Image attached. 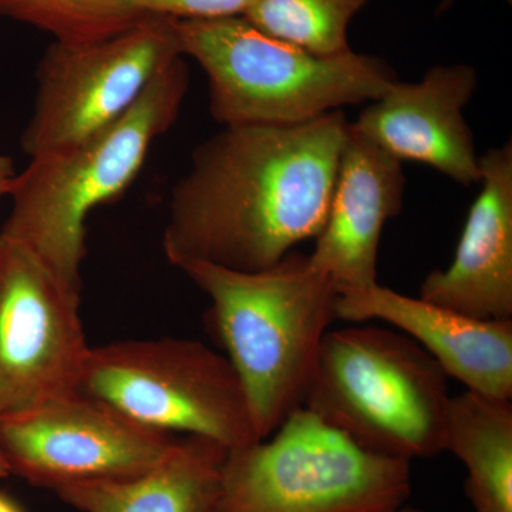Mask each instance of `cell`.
Masks as SVG:
<instances>
[{
    "label": "cell",
    "instance_id": "ac0fdd59",
    "mask_svg": "<svg viewBox=\"0 0 512 512\" xmlns=\"http://www.w3.org/2000/svg\"><path fill=\"white\" fill-rule=\"evenodd\" d=\"M367 0H252L244 18L256 29L318 56L349 52V26Z\"/></svg>",
    "mask_w": 512,
    "mask_h": 512
},
{
    "label": "cell",
    "instance_id": "d6986e66",
    "mask_svg": "<svg viewBox=\"0 0 512 512\" xmlns=\"http://www.w3.org/2000/svg\"><path fill=\"white\" fill-rule=\"evenodd\" d=\"M252 0H137L151 16L174 20H211L244 16Z\"/></svg>",
    "mask_w": 512,
    "mask_h": 512
},
{
    "label": "cell",
    "instance_id": "7402d4cb",
    "mask_svg": "<svg viewBox=\"0 0 512 512\" xmlns=\"http://www.w3.org/2000/svg\"><path fill=\"white\" fill-rule=\"evenodd\" d=\"M458 0H441V3L439 5V8H437V15H441V13L448 12L451 8H453L454 5Z\"/></svg>",
    "mask_w": 512,
    "mask_h": 512
},
{
    "label": "cell",
    "instance_id": "8992f818",
    "mask_svg": "<svg viewBox=\"0 0 512 512\" xmlns=\"http://www.w3.org/2000/svg\"><path fill=\"white\" fill-rule=\"evenodd\" d=\"M412 461L384 456L306 407L228 451L220 512H387L412 494Z\"/></svg>",
    "mask_w": 512,
    "mask_h": 512
},
{
    "label": "cell",
    "instance_id": "9c48e42d",
    "mask_svg": "<svg viewBox=\"0 0 512 512\" xmlns=\"http://www.w3.org/2000/svg\"><path fill=\"white\" fill-rule=\"evenodd\" d=\"M82 291L0 235V417L72 393L89 353Z\"/></svg>",
    "mask_w": 512,
    "mask_h": 512
},
{
    "label": "cell",
    "instance_id": "8fae6325",
    "mask_svg": "<svg viewBox=\"0 0 512 512\" xmlns=\"http://www.w3.org/2000/svg\"><path fill=\"white\" fill-rule=\"evenodd\" d=\"M477 84L470 64L433 66L420 82L397 80L352 126L400 163L430 165L461 185L480 184V156L464 117Z\"/></svg>",
    "mask_w": 512,
    "mask_h": 512
},
{
    "label": "cell",
    "instance_id": "5b68a950",
    "mask_svg": "<svg viewBox=\"0 0 512 512\" xmlns=\"http://www.w3.org/2000/svg\"><path fill=\"white\" fill-rule=\"evenodd\" d=\"M439 363L396 329H330L303 406L384 456L431 458L446 450L451 403Z\"/></svg>",
    "mask_w": 512,
    "mask_h": 512
},
{
    "label": "cell",
    "instance_id": "6da1fadb",
    "mask_svg": "<svg viewBox=\"0 0 512 512\" xmlns=\"http://www.w3.org/2000/svg\"><path fill=\"white\" fill-rule=\"evenodd\" d=\"M349 124L336 110L295 126L224 127L201 143L171 191L168 261L256 272L318 237Z\"/></svg>",
    "mask_w": 512,
    "mask_h": 512
},
{
    "label": "cell",
    "instance_id": "cb8c5ba5",
    "mask_svg": "<svg viewBox=\"0 0 512 512\" xmlns=\"http://www.w3.org/2000/svg\"><path fill=\"white\" fill-rule=\"evenodd\" d=\"M387 512H421L417 510V508L412 507V505H407L406 503L399 505V507L394 508L392 511Z\"/></svg>",
    "mask_w": 512,
    "mask_h": 512
},
{
    "label": "cell",
    "instance_id": "30bf717a",
    "mask_svg": "<svg viewBox=\"0 0 512 512\" xmlns=\"http://www.w3.org/2000/svg\"><path fill=\"white\" fill-rule=\"evenodd\" d=\"M175 439L79 390L0 417L10 474L53 491L138 476L160 463Z\"/></svg>",
    "mask_w": 512,
    "mask_h": 512
},
{
    "label": "cell",
    "instance_id": "9a60e30c",
    "mask_svg": "<svg viewBox=\"0 0 512 512\" xmlns=\"http://www.w3.org/2000/svg\"><path fill=\"white\" fill-rule=\"evenodd\" d=\"M228 451L204 437H178L160 463L138 476L55 493L80 512H220Z\"/></svg>",
    "mask_w": 512,
    "mask_h": 512
},
{
    "label": "cell",
    "instance_id": "2e32d148",
    "mask_svg": "<svg viewBox=\"0 0 512 512\" xmlns=\"http://www.w3.org/2000/svg\"><path fill=\"white\" fill-rule=\"evenodd\" d=\"M467 468L476 512H512V403L464 390L451 397L446 450Z\"/></svg>",
    "mask_w": 512,
    "mask_h": 512
},
{
    "label": "cell",
    "instance_id": "ffe728a7",
    "mask_svg": "<svg viewBox=\"0 0 512 512\" xmlns=\"http://www.w3.org/2000/svg\"><path fill=\"white\" fill-rule=\"evenodd\" d=\"M16 174H18V171H16L12 157L0 153V202L3 198L8 197Z\"/></svg>",
    "mask_w": 512,
    "mask_h": 512
},
{
    "label": "cell",
    "instance_id": "7a4b0ae2",
    "mask_svg": "<svg viewBox=\"0 0 512 512\" xmlns=\"http://www.w3.org/2000/svg\"><path fill=\"white\" fill-rule=\"evenodd\" d=\"M210 298L207 322L247 394L258 440L303 406L336 316L335 285L309 255L256 272L202 261L177 266Z\"/></svg>",
    "mask_w": 512,
    "mask_h": 512
},
{
    "label": "cell",
    "instance_id": "3957f363",
    "mask_svg": "<svg viewBox=\"0 0 512 512\" xmlns=\"http://www.w3.org/2000/svg\"><path fill=\"white\" fill-rule=\"evenodd\" d=\"M188 87L190 70L181 56L110 126L30 157L10 188L12 208L0 235L28 247L82 291L87 217L136 181L153 144L180 116Z\"/></svg>",
    "mask_w": 512,
    "mask_h": 512
},
{
    "label": "cell",
    "instance_id": "603a6c76",
    "mask_svg": "<svg viewBox=\"0 0 512 512\" xmlns=\"http://www.w3.org/2000/svg\"><path fill=\"white\" fill-rule=\"evenodd\" d=\"M10 474L8 463H6L5 457H3L2 450H0V480L8 477Z\"/></svg>",
    "mask_w": 512,
    "mask_h": 512
},
{
    "label": "cell",
    "instance_id": "7c38bea8",
    "mask_svg": "<svg viewBox=\"0 0 512 512\" xmlns=\"http://www.w3.org/2000/svg\"><path fill=\"white\" fill-rule=\"evenodd\" d=\"M335 309L338 319L348 322L389 323L466 390L512 399V319L471 318L379 284L338 292Z\"/></svg>",
    "mask_w": 512,
    "mask_h": 512
},
{
    "label": "cell",
    "instance_id": "52a82bcc",
    "mask_svg": "<svg viewBox=\"0 0 512 512\" xmlns=\"http://www.w3.org/2000/svg\"><path fill=\"white\" fill-rule=\"evenodd\" d=\"M77 390L160 433L204 437L228 450L259 441L231 363L198 340L90 346Z\"/></svg>",
    "mask_w": 512,
    "mask_h": 512
},
{
    "label": "cell",
    "instance_id": "ba28073f",
    "mask_svg": "<svg viewBox=\"0 0 512 512\" xmlns=\"http://www.w3.org/2000/svg\"><path fill=\"white\" fill-rule=\"evenodd\" d=\"M181 56L174 19L161 16L90 45L53 42L37 63L35 103L22 150L37 156L110 126Z\"/></svg>",
    "mask_w": 512,
    "mask_h": 512
},
{
    "label": "cell",
    "instance_id": "5bb4252c",
    "mask_svg": "<svg viewBox=\"0 0 512 512\" xmlns=\"http://www.w3.org/2000/svg\"><path fill=\"white\" fill-rule=\"evenodd\" d=\"M481 191L453 262L430 272L420 298L483 320L512 319V144L480 157Z\"/></svg>",
    "mask_w": 512,
    "mask_h": 512
},
{
    "label": "cell",
    "instance_id": "277c9868",
    "mask_svg": "<svg viewBox=\"0 0 512 512\" xmlns=\"http://www.w3.org/2000/svg\"><path fill=\"white\" fill-rule=\"evenodd\" d=\"M183 56L207 74L210 113L229 126H295L375 101L396 83L392 67L353 50L318 56L266 35L244 16L174 20Z\"/></svg>",
    "mask_w": 512,
    "mask_h": 512
},
{
    "label": "cell",
    "instance_id": "e0dca14e",
    "mask_svg": "<svg viewBox=\"0 0 512 512\" xmlns=\"http://www.w3.org/2000/svg\"><path fill=\"white\" fill-rule=\"evenodd\" d=\"M0 16L26 23L66 46L120 35L150 18L137 0H0Z\"/></svg>",
    "mask_w": 512,
    "mask_h": 512
},
{
    "label": "cell",
    "instance_id": "44dd1931",
    "mask_svg": "<svg viewBox=\"0 0 512 512\" xmlns=\"http://www.w3.org/2000/svg\"><path fill=\"white\" fill-rule=\"evenodd\" d=\"M0 512H22V510H20L19 505L15 501L0 493Z\"/></svg>",
    "mask_w": 512,
    "mask_h": 512
},
{
    "label": "cell",
    "instance_id": "4fadbf2b",
    "mask_svg": "<svg viewBox=\"0 0 512 512\" xmlns=\"http://www.w3.org/2000/svg\"><path fill=\"white\" fill-rule=\"evenodd\" d=\"M402 164L349 124L325 225L309 254L336 292L377 284L384 225L403 210Z\"/></svg>",
    "mask_w": 512,
    "mask_h": 512
}]
</instances>
